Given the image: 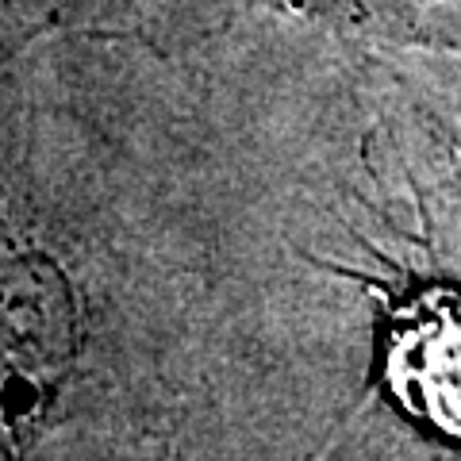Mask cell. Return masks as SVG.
<instances>
[{"label":"cell","instance_id":"cell-1","mask_svg":"<svg viewBox=\"0 0 461 461\" xmlns=\"http://www.w3.org/2000/svg\"><path fill=\"white\" fill-rule=\"evenodd\" d=\"M81 300L47 254H0V461H27L81 357Z\"/></svg>","mask_w":461,"mask_h":461},{"label":"cell","instance_id":"cell-2","mask_svg":"<svg viewBox=\"0 0 461 461\" xmlns=\"http://www.w3.org/2000/svg\"><path fill=\"white\" fill-rule=\"evenodd\" d=\"M384 381L408 411L461 438V304L454 296H415L393 312Z\"/></svg>","mask_w":461,"mask_h":461},{"label":"cell","instance_id":"cell-3","mask_svg":"<svg viewBox=\"0 0 461 461\" xmlns=\"http://www.w3.org/2000/svg\"><path fill=\"white\" fill-rule=\"evenodd\" d=\"M327 5L381 23H461V0H327Z\"/></svg>","mask_w":461,"mask_h":461}]
</instances>
